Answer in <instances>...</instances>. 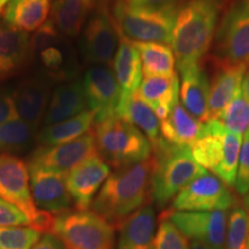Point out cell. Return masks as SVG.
Listing matches in <instances>:
<instances>
[{
	"label": "cell",
	"instance_id": "13",
	"mask_svg": "<svg viewBox=\"0 0 249 249\" xmlns=\"http://www.w3.org/2000/svg\"><path fill=\"white\" fill-rule=\"evenodd\" d=\"M234 204L229 186L214 174L205 172L188 183L173 198V211L227 210Z\"/></svg>",
	"mask_w": 249,
	"mask_h": 249
},
{
	"label": "cell",
	"instance_id": "46",
	"mask_svg": "<svg viewBox=\"0 0 249 249\" xmlns=\"http://www.w3.org/2000/svg\"><path fill=\"white\" fill-rule=\"evenodd\" d=\"M1 13H2V12H1V11H0V15H1Z\"/></svg>",
	"mask_w": 249,
	"mask_h": 249
},
{
	"label": "cell",
	"instance_id": "35",
	"mask_svg": "<svg viewBox=\"0 0 249 249\" xmlns=\"http://www.w3.org/2000/svg\"><path fill=\"white\" fill-rule=\"evenodd\" d=\"M42 238L31 226L0 227V249H30Z\"/></svg>",
	"mask_w": 249,
	"mask_h": 249
},
{
	"label": "cell",
	"instance_id": "38",
	"mask_svg": "<svg viewBox=\"0 0 249 249\" xmlns=\"http://www.w3.org/2000/svg\"><path fill=\"white\" fill-rule=\"evenodd\" d=\"M8 226H31V223L18 208L0 198V227Z\"/></svg>",
	"mask_w": 249,
	"mask_h": 249
},
{
	"label": "cell",
	"instance_id": "20",
	"mask_svg": "<svg viewBox=\"0 0 249 249\" xmlns=\"http://www.w3.org/2000/svg\"><path fill=\"white\" fill-rule=\"evenodd\" d=\"M113 73L120 89V103L118 110L138 91L142 82V64L139 52L132 40L119 34V45L114 54ZM118 113V112H117Z\"/></svg>",
	"mask_w": 249,
	"mask_h": 249
},
{
	"label": "cell",
	"instance_id": "4",
	"mask_svg": "<svg viewBox=\"0 0 249 249\" xmlns=\"http://www.w3.org/2000/svg\"><path fill=\"white\" fill-rule=\"evenodd\" d=\"M29 62L51 85L76 80L81 65L73 43L50 21L30 36Z\"/></svg>",
	"mask_w": 249,
	"mask_h": 249
},
{
	"label": "cell",
	"instance_id": "32",
	"mask_svg": "<svg viewBox=\"0 0 249 249\" xmlns=\"http://www.w3.org/2000/svg\"><path fill=\"white\" fill-rule=\"evenodd\" d=\"M133 43L141 59L144 77L172 76L176 74L174 73L176 58L172 48L160 43Z\"/></svg>",
	"mask_w": 249,
	"mask_h": 249
},
{
	"label": "cell",
	"instance_id": "11",
	"mask_svg": "<svg viewBox=\"0 0 249 249\" xmlns=\"http://www.w3.org/2000/svg\"><path fill=\"white\" fill-rule=\"evenodd\" d=\"M213 57L249 65V0L229 4L214 36Z\"/></svg>",
	"mask_w": 249,
	"mask_h": 249
},
{
	"label": "cell",
	"instance_id": "29",
	"mask_svg": "<svg viewBox=\"0 0 249 249\" xmlns=\"http://www.w3.org/2000/svg\"><path fill=\"white\" fill-rule=\"evenodd\" d=\"M93 123H95V118H93L92 112L87 110L76 117L44 126L37 134L36 141L42 147L64 144L89 133Z\"/></svg>",
	"mask_w": 249,
	"mask_h": 249
},
{
	"label": "cell",
	"instance_id": "7",
	"mask_svg": "<svg viewBox=\"0 0 249 249\" xmlns=\"http://www.w3.org/2000/svg\"><path fill=\"white\" fill-rule=\"evenodd\" d=\"M180 7L151 9L132 6L126 0H116L112 17L124 38L132 42L169 45L172 42L174 22Z\"/></svg>",
	"mask_w": 249,
	"mask_h": 249
},
{
	"label": "cell",
	"instance_id": "41",
	"mask_svg": "<svg viewBox=\"0 0 249 249\" xmlns=\"http://www.w3.org/2000/svg\"><path fill=\"white\" fill-rule=\"evenodd\" d=\"M30 249H66V247L53 233H46Z\"/></svg>",
	"mask_w": 249,
	"mask_h": 249
},
{
	"label": "cell",
	"instance_id": "43",
	"mask_svg": "<svg viewBox=\"0 0 249 249\" xmlns=\"http://www.w3.org/2000/svg\"><path fill=\"white\" fill-rule=\"evenodd\" d=\"M189 249H213L210 246H208L207 244L201 241H196V240H192L191 244H189Z\"/></svg>",
	"mask_w": 249,
	"mask_h": 249
},
{
	"label": "cell",
	"instance_id": "14",
	"mask_svg": "<svg viewBox=\"0 0 249 249\" xmlns=\"http://www.w3.org/2000/svg\"><path fill=\"white\" fill-rule=\"evenodd\" d=\"M163 216L169 218L187 239L204 242L213 249H225L226 210L169 211Z\"/></svg>",
	"mask_w": 249,
	"mask_h": 249
},
{
	"label": "cell",
	"instance_id": "17",
	"mask_svg": "<svg viewBox=\"0 0 249 249\" xmlns=\"http://www.w3.org/2000/svg\"><path fill=\"white\" fill-rule=\"evenodd\" d=\"M210 64L208 113L209 119H217L224 108L242 91V81L248 66L232 64L216 57H210Z\"/></svg>",
	"mask_w": 249,
	"mask_h": 249
},
{
	"label": "cell",
	"instance_id": "27",
	"mask_svg": "<svg viewBox=\"0 0 249 249\" xmlns=\"http://www.w3.org/2000/svg\"><path fill=\"white\" fill-rule=\"evenodd\" d=\"M50 0H9L4 11V22L24 33L37 31L48 22Z\"/></svg>",
	"mask_w": 249,
	"mask_h": 249
},
{
	"label": "cell",
	"instance_id": "18",
	"mask_svg": "<svg viewBox=\"0 0 249 249\" xmlns=\"http://www.w3.org/2000/svg\"><path fill=\"white\" fill-rule=\"evenodd\" d=\"M51 87L48 80L35 74L21 81L12 93L18 114L34 133L38 132L43 124L51 97Z\"/></svg>",
	"mask_w": 249,
	"mask_h": 249
},
{
	"label": "cell",
	"instance_id": "8",
	"mask_svg": "<svg viewBox=\"0 0 249 249\" xmlns=\"http://www.w3.org/2000/svg\"><path fill=\"white\" fill-rule=\"evenodd\" d=\"M51 231L66 249H113V225L93 211H66L57 214Z\"/></svg>",
	"mask_w": 249,
	"mask_h": 249
},
{
	"label": "cell",
	"instance_id": "42",
	"mask_svg": "<svg viewBox=\"0 0 249 249\" xmlns=\"http://www.w3.org/2000/svg\"><path fill=\"white\" fill-rule=\"evenodd\" d=\"M242 93H244L246 99L249 101V65L247 71H246L244 81H242Z\"/></svg>",
	"mask_w": 249,
	"mask_h": 249
},
{
	"label": "cell",
	"instance_id": "3",
	"mask_svg": "<svg viewBox=\"0 0 249 249\" xmlns=\"http://www.w3.org/2000/svg\"><path fill=\"white\" fill-rule=\"evenodd\" d=\"M154 150L150 193L156 204L164 207L205 171L196 163L188 145H174L163 139Z\"/></svg>",
	"mask_w": 249,
	"mask_h": 249
},
{
	"label": "cell",
	"instance_id": "45",
	"mask_svg": "<svg viewBox=\"0 0 249 249\" xmlns=\"http://www.w3.org/2000/svg\"><path fill=\"white\" fill-rule=\"evenodd\" d=\"M246 249H249V235H248V240H247V245H246Z\"/></svg>",
	"mask_w": 249,
	"mask_h": 249
},
{
	"label": "cell",
	"instance_id": "2",
	"mask_svg": "<svg viewBox=\"0 0 249 249\" xmlns=\"http://www.w3.org/2000/svg\"><path fill=\"white\" fill-rule=\"evenodd\" d=\"M152 157L117 169L108 176L92 201V210L114 226H121L141 209L150 193Z\"/></svg>",
	"mask_w": 249,
	"mask_h": 249
},
{
	"label": "cell",
	"instance_id": "12",
	"mask_svg": "<svg viewBox=\"0 0 249 249\" xmlns=\"http://www.w3.org/2000/svg\"><path fill=\"white\" fill-rule=\"evenodd\" d=\"M96 154L98 152L95 135L90 130L74 141L38 148L31 155L28 169L66 176L74 167Z\"/></svg>",
	"mask_w": 249,
	"mask_h": 249
},
{
	"label": "cell",
	"instance_id": "34",
	"mask_svg": "<svg viewBox=\"0 0 249 249\" xmlns=\"http://www.w3.org/2000/svg\"><path fill=\"white\" fill-rule=\"evenodd\" d=\"M249 235V213L236 205L231 211L226 225L225 249H246Z\"/></svg>",
	"mask_w": 249,
	"mask_h": 249
},
{
	"label": "cell",
	"instance_id": "30",
	"mask_svg": "<svg viewBox=\"0 0 249 249\" xmlns=\"http://www.w3.org/2000/svg\"><path fill=\"white\" fill-rule=\"evenodd\" d=\"M117 116L129 121L141 130L150 141L152 148L160 142V120L156 116L155 111L136 93L118 110Z\"/></svg>",
	"mask_w": 249,
	"mask_h": 249
},
{
	"label": "cell",
	"instance_id": "36",
	"mask_svg": "<svg viewBox=\"0 0 249 249\" xmlns=\"http://www.w3.org/2000/svg\"><path fill=\"white\" fill-rule=\"evenodd\" d=\"M152 249H189L188 239L169 218L163 216L155 235Z\"/></svg>",
	"mask_w": 249,
	"mask_h": 249
},
{
	"label": "cell",
	"instance_id": "23",
	"mask_svg": "<svg viewBox=\"0 0 249 249\" xmlns=\"http://www.w3.org/2000/svg\"><path fill=\"white\" fill-rule=\"evenodd\" d=\"M30 35L0 24V82L17 75L29 62Z\"/></svg>",
	"mask_w": 249,
	"mask_h": 249
},
{
	"label": "cell",
	"instance_id": "40",
	"mask_svg": "<svg viewBox=\"0 0 249 249\" xmlns=\"http://www.w3.org/2000/svg\"><path fill=\"white\" fill-rule=\"evenodd\" d=\"M12 93H13V91H9L5 87H0V126L15 111Z\"/></svg>",
	"mask_w": 249,
	"mask_h": 249
},
{
	"label": "cell",
	"instance_id": "1",
	"mask_svg": "<svg viewBox=\"0 0 249 249\" xmlns=\"http://www.w3.org/2000/svg\"><path fill=\"white\" fill-rule=\"evenodd\" d=\"M227 6L229 0H188L179 8L171 42L179 71L201 64Z\"/></svg>",
	"mask_w": 249,
	"mask_h": 249
},
{
	"label": "cell",
	"instance_id": "5",
	"mask_svg": "<svg viewBox=\"0 0 249 249\" xmlns=\"http://www.w3.org/2000/svg\"><path fill=\"white\" fill-rule=\"evenodd\" d=\"M241 143L242 136L226 130L217 119H209L189 148L196 163L231 187L235 186Z\"/></svg>",
	"mask_w": 249,
	"mask_h": 249
},
{
	"label": "cell",
	"instance_id": "31",
	"mask_svg": "<svg viewBox=\"0 0 249 249\" xmlns=\"http://www.w3.org/2000/svg\"><path fill=\"white\" fill-rule=\"evenodd\" d=\"M35 142L36 133L18 116L17 110L0 126V155L23 154Z\"/></svg>",
	"mask_w": 249,
	"mask_h": 249
},
{
	"label": "cell",
	"instance_id": "39",
	"mask_svg": "<svg viewBox=\"0 0 249 249\" xmlns=\"http://www.w3.org/2000/svg\"><path fill=\"white\" fill-rule=\"evenodd\" d=\"M129 5L151 9L178 8L185 0H126Z\"/></svg>",
	"mask_w": 249,
	"mask_h": 249
},
{
	"label": "cell",
	"instance_id": "47",
	"mask_svg": "<svg viewBox=\"0 0 249 249\" xmlns=\"http://www.w3.org/2000/svg\"><path fill=\"white\" fill-rule=\"evenodd\" d=\"M98 1H99V0H98Z\"/></svg>",
	"mask_w": 249,
	"mask_h": 249
},
{
	"label": "cell",
	"instance_id": "10",
	"mask_svg": "<svg viewBox=\"0 0 249 249\" xmlns=\"http://www.w3.org/2000/svg\"><path fill=\"white\" fill-rule=\"evenodd\" d=\"M80 53L87 65L107 66L113 61L118 45L117 29L107 0H99L81 31Z\"/></svg>",
	"mask_w": 249,
	"mask_h": 249
},
{
	"label": "cell",
	"instance_id": "33",
	"mask_svg": "<svg viewBox=\"0 0 249 249\" xmlns=\"http://www.w3.org/2000/svg\"><path fill=\"white\" fill-rule=\"evenodd\" d=\"M217 120L226 130L236 135L242 136L249 132V101L242 91L224 108Z\"/></svg>",
	"mask_w": 249,
	"mask_h": 249
},
{
	"label": "cell",
	"instance_id": "28",
	"mask_svg": "<svg viewBox=\"0 0 249 249\" xmlns=\"http://www.w3.org/2000/svg\"><path fill=\"white\" fill-rule=\"evenodd\" d=\"M202 123L189 114L179 101L160 121L161 139L174 145H191L200 136Z\"/></svg>",
	"mask_w": 249,
	"mask_h": 249
},
{
	"label": "cell",
	"instance_id": "9",
	"mask_svg": "<svg viewBox=\"0 0 249 249\" xmlns=\"http://www.w3.org/2000/svg\"><path fill=\"white\" fill-rule=\"evenodd\" d=\"M0 198L18 208L38 231L51 230L53 217L39 210L30 189L29 169L17 156L0 155Z\"/></svg>",
	"mask_w": 249,
	"mask_h": 249
},
{
	"label": "cell",
	"instance_id": "26",
	"mask_svg": "<svg viewBox=\"0 0 249 249\" xmlns=\"http://www.w3.org/2000/svg\"><path fill=\"white\" fill-rule=\"evenodd\" d=\"M97 2L98 0H55L49 21L67 38H76Z\"/></svg>",
	"mask_w": 249,
	"mask_h": 249
},
{
	"label": "cell",
	"instance_id": "24",
	"mask_svg": "<svg viewBox=\"0 0 249 249\" xmlns=\"http://www.w3.org/2000/svg\"><path fill=\"white\" fill-rule=\"evenodd\" d=\"M180 81L177 74L172 76H147L142 80L136 95L147 103L160 121L170 114L179 101Z\"/></svg>",
	"mask_w": 249,
	"mask_h": 249
},
{
	"label": "cell",
	"instance_id": "44",
	"mask_svg": "<svg viewBox=\"0 0 249 249\" xmlns=\"http://www.w3.org/2000/svg\"><path fill=\"white\" fill-rule=\"evenodd\" d=\"M245 205L246 208H247V210H249V192L248 194L245 195Z\"/></svg>",
	"mask_w": 249,
	"mask_h": 249
},
{
	"label": "cell",
	"instance_id": "37",
	"mask_svg": "<svg viewBox=\"0 0 249 249\" xmlns=\"http://www.w3.org/2000/svg\"><path fill=\"white\" fill-rule=\"evenodd\" d=\"M235 189L241 195L248 194L249 192V132L245 134L241 143Z\"/></svg>",
	"mask_w": 249,
	"mask_h": 249
},
{
	"label": "cell",
	"instance_id": "22",
	"mask_svg": "<svg viewBox=\"0 0 249 249\" xmlns=\"http://www.w3.org/2000/svg\"><path fill=\"white\" fill-rule=\"evenodd\" d=\"M88 110L82 81L60 83L51 92L42 126L60 123Z\"/></svg>",
	"mask_w": 249,
	"mask_h": 249
},
{
	"label": "cell",
	"instance_id": "21",
	"mask_svg": "<svg viewBox=\"0 0 249 249\" xmlns=\"http://www.w3.org/2000/svg\"><path fill=\"white\" fill-rule=\"evenodd\" d=\"M179 73L181 75L180 103L196 120L205 123L209 119V75L201 64L187 67Z\"/></svg>",
	"mask_w": 249,
	"mask_h": 249
},
{
	"label": "cell",
	"instance_id": "25",
	"mask_svg": "<svg viewBox=\"0 0 249 249\" xmlns=\"http://www.w3.org/2000/svg\"><path fill=\"white\" fill-rule=\"evenodd\" d=\"M156 217L150 204L130 214L121 225L118 249H152Z\"/></svg>",
	"mask_w": 249,
	"mask_h": 249
},
{
	"label": "cell",
	"instance_id": "16",
	"mask_svg": "<svg viewBox=\"0 0 249 249\" xmlns=\"http://www.w3.org/2000/svg\"><path fill=\"white\" fill-rule=\"evenodd\" d=\"M110 173V165L96 154L65 176L67 191L77 210H88L91 207L93 198Z\"/></svg>",
	"mask_w": 249,
	"mask_h": 249
},
{
	"label": "cell",
	"instance_id": "15",
	"mask_svg": "<svg viewBox=\"0 0 249 249\" xmlns=\"http://www.w3.org/2000/svg\"><path fill=\"white\" fill-rule=\"evenodd\" d=\"M87 107L92 112L95 123H102L117 116L120 103V89L113 71L107 66H91L83 76Z\"/></svg>",
	"mask_w": 249,
	"mask_h": 249
},
{
	"label": "cell",
	"instance_id": "19",
	"mask_svg": "<svg viewBox=\"0 0 249 249\" xmlns=\"http://www.w3.org/2000/svg\"><path fill=\"white\" fill-rule=\"evenodd\" d=\"M30 189L34 202L39 210L48 213L70 211L73 200L67 191L65 176L45 171H29Z\"/></svg>",
	"mask_w": 249,
	"mask_h": 249
},
{
	"label": "cell",
	"instance_id": "6",
	"mask_svg": "<svg viewBox=\"0 0 249 249\" xmlns=\"http://www.w3.org/2000/svg\"><path fill=\"white\" fill-rule=\"evenodd\" d=\"M93 135L98 155L116 169L151 158L152 145L147 136L119 116L96 124Z\"/></svg>",
	"mask_w": 249,
	"mask_h": 249
}]
</instances>
